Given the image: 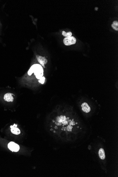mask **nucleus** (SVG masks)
<instances>
[{
	"instance_id": "6",
	"label": "nucleus",
	"mask_w": 118,
	"mask_h": 177,
	"mask_svg": "<svg viewBox=\"0 0 118 177\" xmlns=\"http://www.w3.org/2000/svg\"><path fill=\"white\" fill-rule=\"evenodd\" d=\"M81 106L82 110L84 112L88 113L91 111V108L87 103H83L81 104Z\"/></svg>"
},
{
	"instance_id": "10",
	"label": "nucleus",
	"mask_w": 118,
	"mask_h": 177,
	"mask_svg": "<svg viewBox=\"0 0 118 177\" xmlns=\"http://www.w3.org/2000/svg\"><path fill=\"white\" fill-rule=\"evenodd\" d=\"M62 34L66 38H68V37H70L72 36V33L70 32H68V33H66L65 32L63 31L62 32Z\"/></svg>"
},
{
	"instance_id": "3",
	"label": "nucleus",
	"mask_w": 118,
	"mask_h": 177,
	"mask_svg": "<svg viewBox=\"0 0 118 177\" xmlns=\"http://www.w3.org/2000/svg\"><path fill=\"white\" fill-rule=\"evenodd\" d=\"M8 147L10 150L15 152H17L20 150L19 146L13 142H10L8 145Z\"/></svg>"
},
{
	"instance_id": "9",
	"label": "nucleus",
	"mask_w": 118,
	"mask_h": 177,
	"mask_svg": "<svg viewBox=\"0 0 118 177\" xmlns=\"http://www.w3.org/2000/svg\"><path fill=\"white\" fill-rule=\"evenodd\" d=\"M112 27L115 31H118V22L117 21H114L111 25Z\"/></svg>"
},
{
	"instance_id": "2",
	"label": "nucleus",
	"mask_w": 118,
	"mask_h": 177,
	"mask_svg": "<svg viewBox=\"0 0 118 177\" xmlns=\"http://www.w3.org/2000/svg\"><path fill=\"white\" fill-rule=\"evenodd\" d=\"M76 42V40L74 36H70L68 38H65L63 40L64 44L66 46H70L75 44Z\"/></svg>"
},
{
	"instance_id": "8",
	"label": "nucleus",
	"mask_w": 118,
	"mask_h": 177,
	"mask_svg": "<svg viewBox=\"0 0 118 177\" xmlns=\"http://www.w3.org/2000/svg\"><path fill=\"white\" fill-rule=\"evenodd\" d=\"M99 155L100 158L102 160L105 159V152L103 148H101L99 151Z\"/></svg>"
},
{
	"instance_id": "1",
	"label": "nucleus",
	"mask_w": 118,
	"mask_h": 177,
	"mask_svg": "<svg viewBox=\"0 0 118 177\" xmlns=\"http://www.w3.org/2000/svg\"><path fill=\"white\" fill-rule=\"evenodd\" d=\"M33 73L38 79H40L43 75V69L42 67L38 64L33 65L28 71V74L31 75Z\"/></svg>"
},
{
	"instance_id": "7",
	"label": "nucleus",
	"mask_w": 118,
	"mask_h": 177,
	"mask_svg": "<svg viewBox=\"0 0 118 177\" xmlns=\"http://www.w3.org/2000/svg\"><path fill=\"white\" fill-rule=\"evenodd\" d=\"M17 127V125L16 124H14L13 126H10L11 132L14 134L19 135L20 134V130Z\"/></svg>"
},
{
	"instance_id": "4",
	"label": "nucleus",
	"mask_w": 118,
	"mask_h": 177,
	"mask_svg": "<svg viewBox=\"0 0 118 177\" xmlns=\"http://www.w3.org/2000/svg\"><path fill=\"white\" fill-rule=\"evenodd\" d=\"M14 96H15L13 94L8 93L4 95V100L7 102H12L14 100Z\"/></svg>"
},
{
	"instance_id": "5",
	"label": "nucleus",
	"mask_w": 118,
	"mask_h": 177,
	"mask_svg": "<svg viewBox=\"0 0 118 177\" xmlns=\"http://www.w3.org/2000/svg\"><path fill=\"white\" fill-rule=\"evenodd\" d=\"M36 58L39 63L43 67H45V65H46L48 62V61L46 58L45 57H42L40 55H37L36 56Z\"/></svg>"
}]
</instances>
